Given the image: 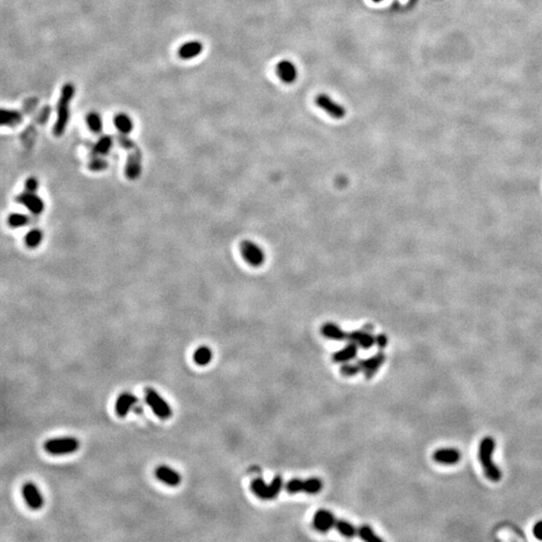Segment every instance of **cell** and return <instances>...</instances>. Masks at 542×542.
<instances>
[{
  "instance_id": "obj_25",
  "label": "cell",
  "mask_w": 542,
  "mask_h": 542,
  "mask_svg": "<svg viewBox=\"0 0 542 542\" xmlns=\"http://www.w3.org/2000/svg\"><path fill=\"white\" fill-rule=\"evenodd\" d=\"M44 232L38 228H33L26 233L24 237V243L29 249H35L41 246L44 241Z\"/></svg>"
},
{
  "instance_id": "obj_2",
  "label": "cell",
  "mask_w": 542,
  "mask_h": 542,
  "mask_svg": "<svg viewBox=\"0 0 542 542\" xmlns=\"http://www.w3.org/2000/svg\"><path fill=\"white\" fill-rule=\"evenodd\" d=\"M74 95V87L71 84H67L62 90V94L57 103V118L53 127V134L56 137L62 136L67 128L70 118V104Z\"/></svg>"
},
{
  "instance_id": "obj_26",
  "label": "cell",
  "mask_w": 542,
  "mask_h": 542,
  "mask_svg": "<svg viewBox=\"0 0 542 542\" xmlns=\"http://www.w3.org/2000/svg\"><path fill=\"white\" fill-rule=\"evenodd\" d=\"M364 370V359H357L354 363H346L343 364L340 368V373L345 377H354L357 374L362 373Z\"/></svg>"
},
{
  "instance_id": "obj_6",
  "label": "cell",
  "mask_w": 542,
  "mask_h": 542,
  "mask_svg": "<svg viewBox=\"0 0 542 542\" xmlns=\"http://www.w3.org/2000/svg\"><path fill=\"white\" fill-rule=\"evenodd\" d=\"M286 491L290 494L306 492L307 494H316L323 489V482L318 478H309L307 480L292 479L285 485Z\"/></svg>"
},
{
  "instance_id": "obj_16",
  "label": "cell",
  "mask_w": 542,
  "mask_h": 542,
  "mask_svg": "<svg viewBox=\"0 0 542 542\" xmlns=\"http://www.w3.org/2000/svg\"><path fill=\"white\" fill-rule=\"evenodd\" d=\"M386 354L383 352H378L373 356L364 359V370L363 373L365 374V377L367 378H372L377 373V371L380 369V367L384 365L386 360Z\"/></svg>"
},
{
  "instance_id": "obj_27",
  "label": "cell",
  "mask_w": 542,
  "mask_h": 542,
  "mask_svg": "<svg viewBox=\"0 0 542 542\" xmlns=\"http://www.w3.org/2000/svg\"><path fill=\"white\" fill-rule=\"evenodd\" d=\"M30 223V217L26 214L12 213L7 218V224L11 228H22Z\"/></svg>"
},
{
  "instance_id": "obj_7",
  "label": "cell",
  "mask_w": 542,
  "mask_h": 542,
  "mask_svg": "<svg viewBox=\"0 0 542 542\" xmlns=\"http://www.w3.org/2000/svg\"><path fill=\"white\" fill-rule=\"evenodd\" d=\"M240 252L249 265L253 267H259L265 260V255L261 247L250 240H244L240 243Z\"/></svg>"
},
{
  "instance_id": "obj_33",
  "label": "cell",
  "mask_w": 542,
  "mask_h": 542,
  "mask_svg": "<svg viewBox=\"0 0 542 542\" xmlns=\"http://www.w3.org/2000/svg\"><path fill=\"white\" fill-rule=\"evenodd\" d=\"M376 345L379 349H385L388 346V337L386 334H377L376 336Z\"/></svg>"
},
{
  "instance_id": "obj_30",
  "label": "cell",
  "mask_w": 542,
  "mask_h": 542,
  "mask_svg": "<svg viewBox=\"0 0 542 542\" xmlns=\"http://www.w3.org/2000/svg\"><path fill=\"white\" fill-rule=\"evenodd\" d=\"M87 125L89 129L94 133H99L103 130V119L96 113H90L87 116Z\"/></svg>"
},
{
  "instance_id": "obj_14",
  "label": "cell",
  "mask_w": 542,
  "mask_h": 542,
  "mask_svg": "<svg viewBox=\"0 0 542 542\" xmlns=\"http://www.w3.org/2000/svg\"><path fill=\"white\" fill-rule=\"evenodd\" d=\"M336 519L334 515L326 509L318 510L313 517V527L319 532H328L335 527Z\"/></svg>"
},
{
  "instance_id": "obj_13",
  "label": "cell",
  "mask_w": 542,
  "mask_h": 542,
  "mask_svg": "<svg viewBox=\"0 0 542 542\" xmlns=\"http://www.w3.org/2000/svg\"><path fill=\"white\" fill-rule=\"evenodd\" d=\"M348 339L365 350H368L376 345V336L370 331V328H368V330H354L349 332Z\"/></svg>"
},
{
  "instance_id": "obj_10",
  "label": "cell",
  "mask_w": 542,
  "mask_h": 542,
  "mask_svg": "<svg viewBox=\"0 0 542 542\" xmlns=\"http://www.w3.org/2000/svg\"><path fill=\"white\" fill-rule=\"evenodd\" d=\"M156 478L169 487H177L182 482V476L168 465H160L155 469Z\"/></svg>"
},
{
  "instance_id": "obj_4",
  "label": "cell",
  "mask_w": 542,
  "mask_h": 542,
  "mask_svg": "<svg viewBox=\"0 0 542 542\" xmlns=\"http://www.w3.org/2000/svg\"><path fill=\"white\" fill-rule=\"evenodd\" d=\"M145 401L152 412L161 420H169L173 416L170 404L153 388H147L144 392Z\"/></svg>"
},
{
  "instance_id": "obj_9",
  "label": "cell",
  "mask_w": 542,
  "mask_h": 542,
  "mask_svg": "<svg viewBox=\"0 0 542 542\" xmlns=\"http://www.w3.org/2000/svg\"><path fill=\"white\" fill-rule=\"evenodd\" d=\"M16 201L25 207L32 215H41L46 209V203L36 192L24 191L16 196Z\"/></svg>"
},
{
  "instance_id": "obj_23",
  "label": "cell",
  "mask_w": 542,
  "mask_h": 542,
  "mask_svg": "<svg viewBox=\"0 0 542 542\" xmlns=\"http://www.w3.org/2000/svg\"><path fill=\"white\" fill-rule=\"evenodd\" d=\"M114 123H115V127L117 128V130L123 135L130 134L134 129V123L132 118L123 113L118 114L115 117Z\"/></svg>"
},
{
  "instance_id": "obj_12",
  "label": "cell",
  "mask_w": 542,
  "mask_h": 542,
  "mask_svg": "<svg viewBox=\"0 0 542 542\" xmlns=\"http://www.w3.org/2000/svg\"><path fill=\"white\" fill-rule=\"evenodd\" d=\"M138 403V397L135 396L132 393L125 392L122 393L116 401L115 405V411L117 416L119 418H125L128 416L130 411L135 407V405Z\"/></svg>"
},
{
  "instance_id": "obj_34",
  "label": "cell",
  "mask_w": 542,
  "mask_h": 542,
  "mask_svg": "<svg viewBox=\"0 0 542 542\" xmlns=\"http://www.w3.org/2000/svg\"><path fill=\"white\" fill-rule=\"evenodd\" d=\"M533 534L536 538L542 540V521L537 522L533 527Z\"/></svg>"
},
{
  "instance_id": "obj_19",
  "label": "cell",
  "mask_w": 542,
  "mask_h": 542,
  "mask_svg": "<svg viewBox=\"0 0 542 542\" xmlns=\"http://www.w3.org/2000/svg\"><path fill=\"white\" fill-rule=\"evenodd\" d=\"M322 334L326 336L327 338H330L332 340H346L348 339L349 332H346L340 327H338L335 324L332 323H327L322 327Z\"/></svg>"
},
{
  "instance_id": "obj_8",
  "label": "cell",
  "mask_w": 542,
  "mask_h": 542,
  "mask_svg": "<svg viewBox=\"0 0 542 542\" xmlns=\"http://www.w3.org/2000/svg\"><path fill=\"white\" fill-rule=\"evenodd\" d=\"M22 494L26 505L33 511H38L45 506V498L38 487L33 482H25L22 488Z\"/></svg>"
},
{
  "instance_id": "obj_24",
  "label": "cell",
  "mask_w": 542,
  "mask_h": 542,
  "mask_svg": "<svg viewBox=\"0 0 542 542\" xmlns=\"http://www.w3.org/2000/svg\"><path fill=\"white\" fill-rule=\"evenodd\" d=\"M0 117H1L0 124L2 126H8V127H15L23 121L22 114L19 112L12 111V110L2 109Z\"/></svg>"
},
{
  "instance_id": "obj_1",
  "label": "cell",
  "mask_w": 542,
  "mask_h": 542,
  "mask_svg": "<svg viewBox=\"0 0 542 542\" xmlns=\"http://www.w3.org/2000/svg\"><path fill=\"white\" fill-rule=\"evenodd\" d=\"M495 450V441L491 437H485L479 446V460L483 467L486 477L493 481L498 482L501 479L502 473L493 462V453Z\"/></svg>"
},
{
  "instance_id": "obj_28",
  "label": "cell",
  "mask_w": 542,
  "mask_h": 542,
  "mask_svg": "<svg viewBox=\"0 0 542 542\" xmlns=\"http://www.w3.org/2000/svg\"><path fill=\"white\" fill-rule=\"evenodd\" d=\"M335 528L337 531L345 537L351 538L354 537L357 534V529L354 527L352 523L346 520H336Z\"/></svg>"
},
{
  "instance_id": "obj_20",
  "label": "cell",
  "mask_w": 542,
  "mask_h": 542,
  "mask_svg": "<svg viewBox=\"0 0 542 542\" xmlns=\"http://www.w3.org/2000/svg\"><path fill=\"white\" fill-rule=\"evenodd\" d=\"M203 50V45L200 42L192 41L184 44L179 48V56L182 59H191L198 56Z\"/></svg>"
},
{
  "instance_id": "obj_32",
  "label": "cell",
  "mask_w": 542,
  "mask_h": 542,
  "mask_svg": "<svg viewBox=\"0 0 542 542\" xmlns=\"http://www.w3.org/2000/svg\"><path fill=\"white\" fill-rule=\"evenodd\" d=\"M25 190L26 191H29V192H37L38 187H39V182L38 180L35 178V177H29L26 179L25 181Z\"/></svg>"
},
{
  "instance_id": "obj_18",
  "label": "cell",
  "mask_w": 542,
  "mask_h": 542,
  "mask_svg": "<svg viewBox=\"0 0 542 542\" xmlns=\"http://www.w3.org/2000/svg\"><path fill=\"white\" fill-rule=\"evenodd\" d=\"M276 71H277L279 78L287 84L294 82L297 76V71H296L295 66L289 61L280 62L277 65Z\"/></svg>"
},
{
  "instance_id": "obj_31",
  "label": "cell",
  "mask_w": 542,
  "mask_h": 542,
  "mask_svg": "<svg viewBox=\"0 0 542 542\" xmlns=\"http://www.w3.org/2000/svg\"><path fill=\"white\" fill-rule=\"evenodd\" d=\"M111 147L112 139L109 137H104L95 144L94 148V153L97 155H105L110 151Z\"/></svg>"
},
{
  "instance_id": "obj_15",
  "label": "cell",
  "mask_w": 542,
  "mask_h": 542,
  "mask_svg": "<svg viewBox=\"0 0 542 542\" xmlns=\"http://www.w3.org/2000/svg\"><path fill=\"white\" fill-rule=\"evenodd\" d=\"M433 459L443 465H454L458 463L461 459V453L457 449L454 448H442L437 450L434 455Z\"/></svg>"
},
{
  "instance_id": "obj_11",
  "label": "cell",
  "mask_w": 542,
  "mask_h": 542,
  "mask_svg": "<svg viewBox=\"0 0 542 542\" xmlns=\"http://www.w3.org/2000/svg\"><path fill=\"white\" fill-rule=\"evenodd\" d=\"M316 105L327 112L332 118H343L346 115V110L343 106L335 103L331 97L327 94H319L315 99Z\"/></svg>"
},
{
  "instance_id": "obj_29",
  "label": "cell",
  "mask_w": 542,
  "mask_h": 542,
  "mask_svg": "<svg viewBox=\"0 0 542 542\" xmlns=\"http://www.w3.org/2000/svg\"><path fill=\"white\" fill-rule=\"evenodd\" d=\"M357 534L359 537L368 542H380L382 539L375 533V531L368 525H363L357 529Z\"/></svg>"
},
{
  "instance_id": "obj_17",
  "label": "cell",
  "mask_w": 542,
  "mask_h": 542,
  "mask_svg": "<svg viewBox=\"0 0 542 542\" xmlns=\"http://www.w3.org/2000/svg\"><path fill=\"white\" fill-rule=\"evenodd\" d=\"M358 353V346L354 343H350L340 351L332 355V359L336 364H346L354 359Z\"/></svg>"
},
{
  "instance_id": "obj_3",
  "label": "cell",
  "mask_w": 542,
  "mask_h": 542,
  "mask_svg": "<svg viewBox=\"0 0 542 542\" xmlns=\"http://www.w3.org/2000/svg\"><path fill=\"white\" fill-rule=\"evenodd\" d=\"M79 441L74 437L52 438L45 442L44 449L49 455L64 456L70 455L79 449Z\"/></svg>"
},
{
  "instance_id": "obj_35",
  "label": "cell",
  "mask_w": 542,
  "mask_h": 542,
  "mask_svg": "<svg viewBox=\"0 0 542 542\" xmlns=\"http://www.w3.org/2000/svg\"><path fill=\"white\" fill-rule=\"evenodd\" d=\"M373 1H376V2H377V1H382V0H373Z\"/></svg>"
},
{
  "instance_id": "obj_5",
  "label": "cell",
  "mask_w": 542,
  "mask_h": 542,
  "mask_svg": "<svg viewBox=\"0 0 542 542\" xmlns=\"http://www.w3.org/2000/svg\"><path fill=\"white\" fill-rule=\"evenodd\" d=\"M283 487V480L280 476H275L270 484L265 483L262 479H255L251 484L252 492L260 499H274L280 493Z\"/></svg>"
},
{
  "instance_id": "obj_21",
  "label": "cell",
  "mask_w": 542,
  "mask_h": 542,
  "mask_svg": "<svg viewBox=\"0 0 542 542\" xmlns=\"http://www.w3.org/2000/svg\"><path fill=\"white\" fill-rule=\"evenodd\" d=\"M213 358V353L211 349L206 346H201L197 348L194 352L193 359L194 363L200 367H205L211 363Z\"/></svg>"
},
{
  "instance_id": "obj_22",
  "label": "cell",
  "mask_w": 542,
  "mask_h": 542,
  "mask_svg": "<svg viewBox=\"0 0 542 542\" xmlns=\"http://www.w3.org/2000/svg\"><path fill=\"white\" fill-rule=\"evenodd\" d=\"M141 173V156L137 153L131 155L126 166V175L130 179H136Z\"/></svg>"
}]
</instances>
